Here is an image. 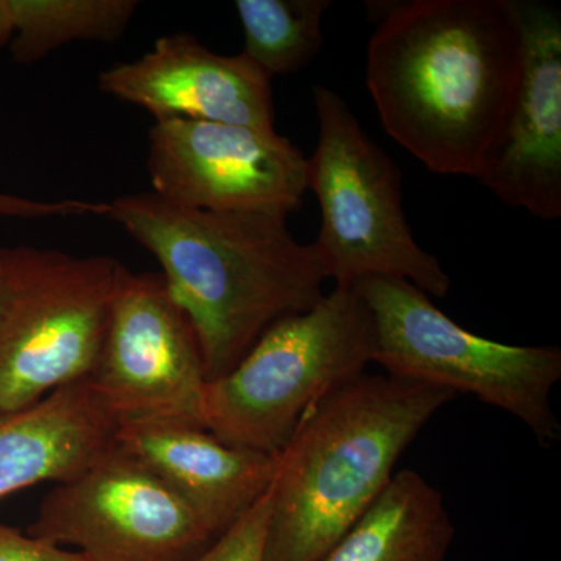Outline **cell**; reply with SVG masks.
<instances>
[{"label":"cell","mask_w":561,"mask_h":561,"mask_svg":"<svg viewBox=\"0 0 561 561\" xmlns=\"http://www.w3.org/2000/svg\"><path fill=\"white\" fill-rule=\"evenodd\" d=\"M106 219L160 262L208 382L230 373L268 328L324 295L319 253L291 236L286 217L184 208L150 191L110 202Z\"/></svg>","instance_id":"cell-2"},{"label":"cell","mask_w":561,"mask_h":561,"mask_svg":"<svg viewBox=\"0 0 561 561\" xmlns=\"http://www.w3.org/2000/svg\"><path fill=\"white\" fill-rule=\"evenodd\" d=\"M375 321V357L386 375L471 394L511 413L542 448L561 440L551 394L561 379V350L508 345L465 330L430 295L401 279L354 284Z\"/></svg>","instance_id":"cell-6"},{"label":"cell","mask_w":561,"mask_h":561,"mask_svg":"<svg viewBox=\"0 0 561 561\" xmlns=\"http://www.w3.org/2000/svg\"><path fill=\"white\" fill-rule=\"evenodd\" d=\"M11 54L21 65L44 60L76 41L111 44L121 38L138 9L136 0H7Z\"/></svg>","instance_id":"cell-16"},{"label":"cell","mask_w":561,"mask_h":561,"mask_svg":"<svg viewBox=\"0 0 561 561\" xmlns=\"http://www.w3.org/2000/svg\"><path fill=\"white\" fill-rule=\"evenodd\" d=\"M151 191L184 208L289 217L309 191V158L276 130L217 122H154Z\"/></svg>","instance_id":"cell-10"},{"label":"cell","mask_w":561,"mask_h":561,"mask_svg":"<svg viewBox=\"0 0 561 561\" xmlns=\"http://www.w3.org/2000/svg\"><path fill=\"white\" fill-rule=\"evenodd\" d=\"M454 538L440 491L404 470L320 561H446Z\"/></svg>","instance_id":"cell-15"},{"label":"cell","mask_w":561,"mask_h":561,"mask_svg":"<svg viewBox=\"0 0 561 561\" xmlns=\"http://www.w3.org/2000/svg\"><path fill=\"white\" fill-rule=\"evenodd\" d=\"M522 69L513 0H408L378 9L367 88L383 130L427 171L478 180Z\"/></svg>","instance_id":"cell-1"},{"label":"cell","mask_w":561,"mask_h":561,"mask_svg":"<svg viewBox=\"0 0 561 561\" xmlns=\"http://www.w3.org/2000/svg\"><path fill=\"white\" fill-rule=\"evenodd\" d=\"M272 486L197 561H264Z\"/></svg>","instance_id":"cell-18"},{"label":"cell","mask_w":561,"mask_h":561,"mask_svg":"<svg viewBox=\"0 0 561 561\" xmlns=\"http://www.w3.org/2000/svg\"><path fill=\"white\" fill-rule=\"evenodd\" d=\"M522 69L496 149L478 181L535 219L561 217V14L537 0H513Z\"/></svg>","instance_id":"cell-11"},{"label":"cell","mask_w":561,"mask_h":561,"mask_svg":"<svg viewBox=\"0 0 561 561\" xmlns=\"http://www.w3.org/2000/svg\"><path fill=\"white\" fill-rule=\"evenodd\" d=\"M88 381L119 427H205L208 379L201 345L160 273L122 267L101 356Z\"/></svg>","instance_id":"cell-9"},{"label":"cell","mask_w":561,"mask_h":561,"mask_svg":"<svg viewBox=\"0 0 561 561\" xmlns=\"http://www.w3.org/2000/svg\"><path fill=\"white\" fill-rule=\"evenodd\" d=\"M243 51L265 76H290L323 46L321 22L330 0H238Z\"/></svg>","instance_id":"cell-17"},{"label":"cell","mask_w":561,"mask_h":561,"mask_svg":"<svg viewBox=\"0 0 561 561\" xmlns=\"http://www.w3.org/2000/svg\"><path fill=\"white\" fill-rule=\"evenodd\" d=\"M28 534L90 561H197L216 537L179 494L114 446L57 483Z\"/></svg>","instance_id":"cell-8"},{"label":"cell","mask_w":561,"mask_h":561,"mask_svg":"<svg viewBox=\"0 0 561 561\" xmlns=\"http://www.w3.org/2000/svg\"><path fill=\"white\" fill-rule=\"evenodd\" d=\"M312 98L319 138L309 158V191L321 210L312 243L328 279L335 286L401 279L430 297H446L451 278L413 238L397 162L365 133L341 94L316 87Z\"/></svg>","instance_id":"cell-5"},{"label":"cell","mask_w":561,"mask_h":561,"mask_svg":"<svg viewBox=\"0 0 561 561\" xmlns=\"http://www.w3.org/2000/svg\"><path fill=\"white\" fill-rule=\"evenodd\" d=\"M0 561H90L77 551H68L22 534L7 524L0 523Z\"/></svg>","instance_id":"cell-20"},{"label":"cell","mask_w":561,"mask_h":561,"mask_svg":"<svg viewBox=\"0 0 561 561\" xmlns=\"http://www.w3.org/2000/svg\"><path fill=\"white\" fill-rule=\"evenodd\" d=\"M375 321L354 286L268 328L227 375L206 383L203 421L219 440L278 456L313 404L364 375Z\"/></svg>","instance_id":"cell-4"},{"label":"cell","mask_w":561,"mask_h":561,"mask_svg":"<svg viewBox=\"0 0 561 561\" xmlns=\"http://www.w3.org/2000/svg\"><path fill=\"white\" fill-rule=\"evenodd\" d=\"M117 432L90 381L0 415V500L36 483L76 478L117 445Z\"/></svg>","instance_id":"cell-14"},{"label":"cell","mask_w":561,"mask_h":561,"mask_svg":"<svg viewBox=\"0 0 561 561\" xmlns=\"http://www.w3.org/2000/svg\"><path fill=\"white\" fill-rule=\"evenodd\" d=\"M108 203L83 201L39 202L0 192V217L54 219V217L99 216L105 219Z\"/></svg>","instance_id":"cell-19"},{"label":"cell","mask_w":561,"mask_h":561,"mask_svg":"<svg viewBox=\"0 0 561 561\" xmlns=\"http://www.w3.org/2000/svg\"><path fill=\"white\" fill-rule=\"evenodd\" d=\"M117 446L171 486L216 537L267 493L278 467V456L227 445L205 427L181 424L122 426Z\"/></svg>","instance_id":"cell-13"},{"label":"cell","mask_w":561,"mask_h":561,"mask_svg":"<svg viewBox=\"0 0 561 561\" xmlns=\"http://www.w3.org/2000/svg\"><path fill=\"white\" fill-rule=\"evenodd\" d=\"M122 267L110 256L0 249V415L91 378Z\"/></svg>","instance_id":"cell-7"},{"label":"cell","mask_w":561,"mask_h":561,"mask_svg":"<svg viewBox=\"0 0 561 561\" xmlns=\"http://www.w3.org/2000/svg\"><path fill=\"white\" fill-rule=\"evenodd\" d=\"M272 79L245 55H220L190 33L158 39L139 60L103 70L105 94L157 122L195 121L275 130Z\"/></svg>","instance_id":"cell-12"},{"label":"cell","mask_w":561,"mask_h":561,"mask_svg":"<svg viewBox=\"0 0 561 561\" xmlns=\"http://www.w3.org/2000/svg\"><path fill=\"white\" fill-rule=\"evenodd\" d=\"M13 36V25H11L9 2L0 0V47L5 46Z\"/></svg>","instance_id":"cell-21"},{"label":"cell","mask_w":561,"mask_h":561,"mask_svg":"<svg viewBox=\"0 0 561 561\" xmlns=\"http://www.w3.org/2000/svg\"><path fill=\"white\" fill-rule=\"evenodd\" d=\"M451 391L364 375L313 404L278 454L264 561H320L365 515Z\"/></svg>","instance_id":"cell-3"}]
</instances>
